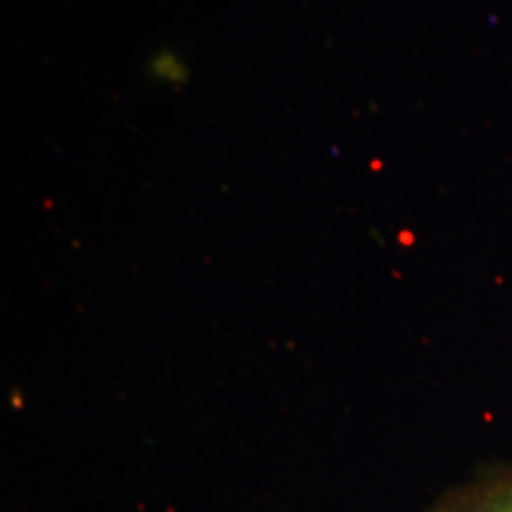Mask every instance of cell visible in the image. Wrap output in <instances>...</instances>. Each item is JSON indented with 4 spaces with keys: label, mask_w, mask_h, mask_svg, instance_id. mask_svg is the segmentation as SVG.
I'll return each mask as SVG.
<instances>
[{
    "label": "cell",
    "mask_w": 512,
    "mask_h": 512,
    "mask_svg": "<svg viewBox=\"0 0 512 512\" xmlns=\"http://www.w3.org/2000/svg\"><path fill=\"white\" fill-rule=\"evenodd\" d=\"M425 512H512V463H489L427 505Z\"/></svg>",
    "instance_id": "cell-1"
},
{
    "label": "cell",
    "mask_w": 512,
    "mask_h": 512,
    "mask_svg": "<svg viewBox=\"0 0 512 512\" xmlns=\"http://www.w3.org/2000/svg\"><path fill=\"white\" fill-rule=\"evenodd\" d=\"M150 72L157 76L159 81H169V83H178L183 81L185 76V64L181 62V57L169 53V50H162L152 57L150 62Z\"/></svg>",
    "instance_id": "cell-2"
}]
</instances>
